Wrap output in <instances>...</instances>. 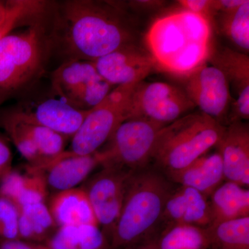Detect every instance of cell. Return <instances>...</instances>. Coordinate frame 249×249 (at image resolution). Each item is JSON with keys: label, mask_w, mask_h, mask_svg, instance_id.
<instances>
[{"label": "cell", "mask_w": 249, "mask_h": 249, "mask_svg": "<svg viewBox=\"0 0 249 249\" xmlns=\"http://www.w3.org/2000/svg\"><path fill=\"white\" fill-rule=\"evenodd\" d=\"M51 34L63 61L93 62L134 39L124 4L96 0L53 1Z\"/></svg>", "instance_id": "obj_1"}, {"label": "cell", "mask_w": 249, "mask_h": 249, "mask_svg": "<svg viewBox=\"0 0 249 249\" xmlns=\"http://www.w3.org/2000/svg\"><path fill=\"white\" fill-rule=\"evenodd\" d=\"M211 37L209 18L181 10L157 19L145 43L156 67L183 76L209 60Z\"/></svg>", "instance_id": "obj_2"}, {"label": "cell", "mask_w": 249, "mask_h": 249, "mask_svg": "<svg viewBox=\"0 0 249 249\" xmlns=\"http://www.w3.org/2000/svg\"><path fill=\"white\" fill-rule=\"evenodd\" d=\"M177 186L153 165L134 171L111 232L114 247L129 248L157 237L165 204Z\"/></svg>", "instance_id": "obj_3"}, {"label": "cell", "mask_w": 249, "mask_h": 249, "mask_svg": "<svg viewBox=\"0 0 249 249\" xmlns=\"http://www.w3.org/2000/svg\"><path fill=\"white\" fill-rule=\"evenodd\" d=\"M51 14L0 40V106L35 86L53 53Z\"/></svg>", "instance_id": "obj_4"}, {"label": "cell", "mask_w": 249, "mask_h": 249, "mask_svg": "<svg viewBox=\"0 0 249 249\" xmlns=\"http://www.w3.org/2000/svg\"><path fill=\"white\" fill-rule=\"evenodd\" d=\"M225 127L201 111L163 126L156 140L153 166L165 175L181 171L215 147Z\"/></svg>", "instance_id": "obj_5"}, {"label": "cell", "mask_w": 249, "mask_h": 249, "mask_svg": "<svg viewBox=\"0 0 249 249\" xmlns=\"http://www.w3.org/2000/svg\"><path fill=\"white\" fill-rule=\"evenodd\" d=\"M135 85L116 87L101 103L90 109L72 137L70 154L91 155L111 138L119 125L127 120L131 95Z\"/></svg>", "instance_id": "obj_6"}, {"label": "cell", "mask_w": 249, "mask_h": 249, "mask_svg": "<svg viewBox=\"0 0 249 249\" xmlns=\"http://www.w3.org/2000/svg\"><path fill=\"white\" fill-rule=\"evenodd\" d=\"M51 88L55 96L72 107L89 110L116 87L101 76L94 62L71 60L62 62L52 72Z\"/></svg>", "instance_id": "obj_7"}, {"label": "cell", "mask_w": 249, "mask_h": 249, "mask_svg": "<svg viewBox=\"0 0 249 249\" xmlns=\"http://www.w3.org/2000/svg\"><path fill=\"white\" fill-rule=\"evenodd\" d=\"M196 107L181 88L162 82L143 80L132 90L127 120L149 121L166 125Z\"/></svg>", "instance_id": "obj_8"}, {"label": "cell", "mask_w": 249, "mask_h": 249, "mask_svg": "<svg viewBox=\"0 0 249 249\" xmlns=\"http://www.w3.org/2000/svg\"><path fill=\"white\" fill-rule=\"evenodd\" d=\"M163 124L144 120H127L109 139L103 165H115L136 171L152 163L156 140Z\"/></svg>", "instance_id": "obj_9"}, {"label": "cell", "mask_w": 249, "mask_h": 249, "mask_svg": "<svg viewBox=\"0 0 249 249\" xmlns=\"http://www.w3.org/2000/svg\"><path fill=\"white\" fill-rule=\"evenodd\" d=\"M181 77L183 91L201 112L223 124L230 107V87L223 72L207 60Z\"/></svg>", "instance_id": "obj_10"}, {"label": "cell", "mask_w": 249, "mask_h": 249, "mask_svg": "<svg viewBox=\"0 0 249 249\" xmlns=\"http://www.w3.org/2000/svg\"><path fill=\"white\" fill-rule=\"evenodd\" d=\"M87 193L98 224L111 232L120 215L126 188L134 171L115 165H105Z\"/></svg>", "instance_id": "obj_11"}, {"label": "cell", "mask_w": 249, "mask_h": 249, "mask_svg": "<svg viewBox=\"0 0 249 249\" xmlns=\"http://www.w3.org/2000/svg\"><path fill=\"white\" fill-rule=\"evenodd\" d=\"M93 62L101 76L114 87L143 81L156 67L151 55L134 43L116 49Z\"/></svg>", "instance_id": "obj_12"}, {"label": "cell", "mask_w": 249, "mask_h": 249, "mask_svg": "<svg viewBox=\"0 0 249 249\" xmlns=\"http://www.w3.org/2000/svg\"><path fill=\"white\" fill-rule=\"evenodd\" d=\"M212 224L209 198L193 188L178 185L165 204L158 233L175 225L208 229Z\"/></svg>", "instance_id": "obj_13"}, {"label": "cell", "mask_w": 249, "mask_h": 249, "mask_svg": "<svg viewBox=\"0 0 249 249\" xmlns=\"http://www.w3.org/2000/svg\"><path fill=\"white\" fill-rule=\"evenodd\" d=\"M215 147L222 157L225 181L249 188V124L241 121L231 122Z\"/></svg>", "instance_id": "obj_14"}, {"label": "cell", "mask_w": 249, "mask_h": 249, "mask_svg": "<svg viewBox=\"0 0 249 249\" xmlns=\"http://www.w3.org/2000/svg\"><path fill=\"white\" fill-rule=\"evenodd\" d=\"M17 107L27 120L66 138L73 137L90 110L76 109L59 98H47L35 105Z\"/></svg>", "instance_id": "obj_15"}, {"label": "cell", "mask_w": 249, "mask_h": 249, "mask_svg": "<svg viewBox=\"0 0 249 249\" xmlns=\"http://www.w3.org/2000/svg\"><path fill=\"white\" fill-rule=\"evenodd\" d=\"M209 61L219 68L236 93L231 122L249 119V58L233 49L223 48L210 55ZM230 122V123H231Z\"/></svg>", "instance_id": "obj_16"}, {"label": "cell", "mask_w": 249, "mask_h": 249, "mask_svg": "<svg viewBox=\"0 0 249 249\" xmlns=\"http://www.w3.org/2000/svg\"><path fill=\"white\" fill-rule=\"evenodd\" d=\"M208 152L184 169L166 176L175 184L193 188L209 198L225 178L220 154L217 150Z\"/></svg>", "instance_id": "obj_17"}, {"label": "cell", "mask_w": 249, "mask_h": 249, "mask_svg": "<svg viewBox=\"0 0 249 249\" xmlns=\"http://www.w3.org/2000/svg\"><path fill=\"white\" fill-rule=\"evenodd\" d=\"M105 155L96 152L89 155L78 156L64 153L50 162L47 181L60 191L73 189L99 164H103Z\"/></svg>", "instance_id": "obj_18"}, {"label": "cell", "mask_w": 249, "mask_h": 249, "mask_svg": "<svg viewBox=\"0 0 249 249\" xmlns=\"http://www.w3.org/2000/svg\"><path fill=\"white\" fill-rule=\"evenodd\" d=\"M53 1L7 0L0 3V40L16 29L30 27L49 17Z\"/></svg>", "instance_id": "obj_19"}, {"label": "cell", "mask_w": 249, "mask_h": 249, "mask_svg": "<svg viewBox=\"0 0 249 249\" xmlns=\"http://www.w3.org/2000/svg\"><path fill=\"white\" fill-rule=\"evenodd\" d=\"M209 199L213 218L211 227L228 221L249 217V188L232 181H224Z\"/></svg>", "instance_id": "obj_20"}, {"label": "cell", "mask_w": 249, "mask_h": 249, "mask_svg": "<svg viewBox=\"0 0 249 249\" xmlns=\"http://www.w3.org/2000/svg\"><path fill=\"white\" fill-rule=\"evenodd\" d=\"M52 215L62 226L98 225L88 195L80 190L71 189L59 193L52 203Z\"/></svg>", "instance_id": "obj_21"}, {"label": "cell", "mask_w": 249, "mask_h": 249, "mask_svg": "<svg viewBox=\"0 0 249 249\" xmlns=\"http://www.w3.org/2000/svg\"><path fill=\"white\" fill-rule=\"evenodd\" d=\"M159 249H211L209 229L190 225H175L157 236Z\"/></svg>", "instance_id": "obj_22"}, {"label": "cell", "mask_w": 249, "mask_h": 249, "mask_svg": "<svg viewBox=\"0 0 249 249\" xmlns=\"http://www.w3.org/2000/svg\"><path fill=\"white\" fill-rule=\"evenodd\" d=\"M211 249H249V217L208 228Z\"/></svg>", "instance_id": "obj_23"}, {"label": "cell", "mask_w": 249, "mask_h": 249, "mask_svg": "<svg viewBox=\"0 0 249 249\" xmlns=\"http://www.w3.org/2000/svg\"><path fill=\"white\" fill-rule=\"evenodd\" d=\"M219 14V22L223 34L231 41L240 52L249 51V1Z\"/></svg>", "instance_id": "obj_24"}, {"label": "cell", "mask_w": 249, "mask_h": 249, "mask_svg": "<svg viewBox=\"0 0 249 249\" xmlns=\"http://www.w3.org/2000/svg\"><path fill=\"white\" fill-rule=\"evenodd\" d=\"M22 122L23 127L35 144L41 160L52 161L63 152L66 137L43 126L27 120L18 107H13Z\"/></svg>", "instance_id": "obj_25"}, {"label": "cell", "mask_w": 249, "mask_h": 249, "mask_svg": "<svg viewBox=\"0 0 249 249\" xmlns=\"http://www.w3.org/2000/svg\"><path fill=\"white\" fill-rule=\"evenodd\" d=\"M19 213V236L24 238L42 235L53 224V218L43 202L24 206Z\"/></svg>", "instance_id": "obj_26"}, {"label": "cell", "mask_w": 249, "mask_h": 249, "mask_svg": "<svg viewBox=\"0 0 249 249\" xmlns=\"http://www.w3.org/2000/svg\"><path fill=\"white\" fill-rule=\"evenodd\" d=\"M19 211L12 203L0 197V237L16 240L19 236Z\"/></svg>", "instance_id": "obj_27"}, {"label": "cell", "mask_w": 249, "mask_h": 249, "mask_svg": "<svg viewBox=\"0 0 249 249\" xmlns=\"http://www.w3.org/2000/svg\"><path fill=\"white\" fill-rule=\"evenodd\" d=\"M79 249H105L106 238L98 225L83 224L78 226Z\"/></svg>", "instance_id": "obj_28"}, {"label": "cell", "mask_w": 249, "mask_h": 249, "mask_svg": "<svg viewBox=\"0 0 249 249\" xmlns=\"http://www.w3.org/2000/svg\"><path fill=\"white\" fill-rule=\"evenodd\" d=\"M49 248L50 249H78V226H62L60 230L51 240Z\"/></svg>", "instance_id": "obj_29"}, {"label": "cell", "mask_w": 249, "mask_h": 249, "mask_svg": "<svg viewBox=\"0 0 249 249\" xmlns=\"http://www.w3.org/2000/svg\"><path fill=\"white\" fill-rule=\"evenodd\" d=\"M178 4L185 11L201 15L207 18L212 14V0H181L178 1Z\"/></svg>", "instance_id": "obj_30"}, {"label": "cell", "mask_w": 249, "mask_h": 249, "mask_svg": "<svg viewBox=\"0 0 249 249\" xmlns=\"http://www.w3.org/2000/svg\"><path fill=\"white\" fill-rule=\"evenodd\" d=\"M11 160L12 155L9 144L0 134V183L4 177L11 172Z\"/></svg>", "instance_id": "obj_31"}, {"label": "cell", "mask_w": 249, "mask_h": 249, "mask_svg": "<svg viewBox=\"0 0 249 249\" xmlns=\"http://www.w3.org/2000/svg\"><path fill=\"white\" fill-rule=\"evenodd\" d=\"M246 0H212V14L224 12L237 7L245 2Z\"/></svg>", "instance_id": "obj_32"}, {"label": "cell", "mask_w": 249, "mask_h": 249, "mask_svg": "<svg viewBox=\"0 0 249 249\" xmlns=\"http://www.w3.org/2000/svg\"><path fill=\"white\" fill-rule=\"evenodd\" d=\"M0 249H50L45 247H34L18 240H4L0 243Z\"/></svg>", "instance_id": "obj_33"}, {"label": "cell", "mask_w": 249, "mask_h": 249, "mask_svg": "<svg viewBox=\"0 0 249 249\" xmlns=\"http://www.w3.org/2000/svg\"><path fill=\"white\" fill-rule=\"evenodd\" d=\"M130 249H159L157 244V237L150 239L137 245L129 247Z\"/></svg>", "instance_id": "obj_34"}, {"label": "cell", "mask_w": 249, "mask_h": 249, "mask_svg": "<svg viewBox=\"0 0 249 249\" xmlns=\"http://www.w3.org/2000/svg\"><path fill=\"white\" fill-rule=\"evenodd\" d=\"M162 4V1H131L128 3L129 6L132 8H154L158 6L159 5Z\"/></svg>", "instance_id": "obj_35"}, {"label": "cell", "mask_w": 249, "mask_h": 249, "mask_svg": "<svg viewBox=\"0 0 249 249\" xmlns=\"http://www.w3.org/2000/svg\"><path fill=\"white\" fill-rule=\"evenodd\" d=\"M0 3H1V1H0Z\"/></svg>", "instance_id": "obj_36"}, {"label": "cell", "mask_w": 249, "mask_h": 249, "mask_svg": "<svg viewBox=\"0 0 249 249\" xmlns=\"http://www.w3.org/2000/svg\"></svg>", "instance_id": "obj_37"}]
</instances>
